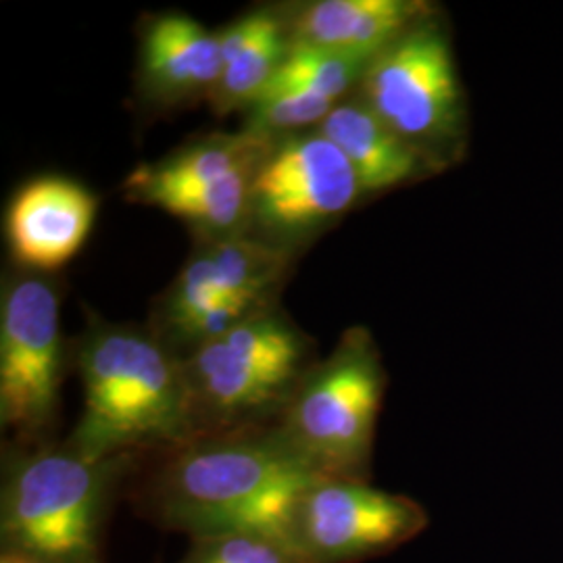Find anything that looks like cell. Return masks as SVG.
Segmentation results:
<instances>
[{
  "label": "cell",
  "instance_id": "13",
  "mask_svg": "<svg viewBox=\"0 0 563 563\" xmlns=\"http://www.w3.org/2000/svg\"><path fill=\"white\" fill-rule=\"evenodd\" d=\"M223 71L216 32L181 13H165L144 25L141 78L157 101H181L199 92L211 95Z\"/></svg>",
  "mask_w": 563,
  "mask_h": 563
},
{
  "label": "cell",
  "instance_id": "7",
  "mask_svg": "<svg viewBox=\"0 0 563 563\" xmlns=\"http://www.w3.org/2000/svg\"><path fill=\"white\" fill-rule=\"evenodd\" d=\"M63 365L57 290L15 278L0 307V423L25 444H41L57 420Z\"/></svg>",
  "mask_w": 563,
  "mask_h": 563
},
{
  "label": "cell",
  "instance_id": "8",
  "mask_svg": "<svg viewBox=\"0 0 563 563\" xmlns=\"http://www.w3.org/2000/svg\"><path fill=\"white\" fill-rule=\"evenodd\" d=\"M349 159L318 130L274 142L251 186V223L262 241L288 249L342 218L362 197Z\"/></svg>",
  "mask_w": 563,
  "mask_h": 563
},
{
  "label": "cell",
  "instance_id": "18",
  "mask_svg": "<svg viewBox=\"0 0 563 563\" xmlns=\"http://www.w3.org/2000/svg\"><path fill=\"white\" fill-rule=\"evenodd\" d=\"M339 102L305 90H269L257 97L249 109L246 130L278 141V136H290V132L302 130L313 123H322Z\"/></svg>",
  "mask_w": 563,
  "mask_h": 563
},
{
  "label": "cell",
  "instance_id": "14",
  "mask_svg": "<svg viewBox=\"0 0 563 563\" xmlns=\"http://www.w3.org/2000/svg\"><path fill=\"white\" fill-rule=\"evenodd\" d=\"M274 142L244 130L241 134H218L188 144L169 157L132 172L125 180V197L162 209L178 197L213 186L244 167L262 163Z\"/></svg>",
  "mask_w": 563,
  "mask_h": 563
},
{
  "label": "cell",
  "instance_id": "20",
  "mask_svg": "<svg viewBox=\"0 0 563 563\" xmlns=\"http://www.w3.org/2000/svg\"><path fill=\"white\" fill-rule=\"evenodd\" d=\"M0 563H55L51 560H44L38 555H32V553H21V551H9V549H2V555H0Z\"/></svg>",
  "mask_w": 563,
  "mask_h": 563
},
{
  "label": "cell",
  "instance_id": "3",
  "mask_svg": "<svg viewBox=\"0 0 563 563\" xmlns=\"http://www.w3.org/2000/svg\"><path fill=\"white\" fill-rule=\"evenodd\" d=\"M125 460H90L69 444H25L4 460L2 549L55 563H101L102 528Z\"/></svg>",
  "mask_w": 563,
  "mask_h": 563
},
{
  "label": "cell",
  "instance_id": "9",
  "mask_svg": "<svg viewBox=\"0 0 563 563\" xmlns=\"http://www.w3.org/2000/svg\"><path fill=\"white\" fill-rule=\"evenodd\" d=\"M422 505L363 481L318 478L302 490L286 543L305 563H363L397 551L428 528Z\"/></svg>",
  "mask_w": 563,
  "mask_h": 563
},
{
  "label": "cell",
  "instance_id": "15",
  "mask_svg": "<svg viewBox=\"0 0 563 563\" xmlns=\"http://www.w3.org/2000/svg\"><path fill=\"white\" fill-rule=\"evenodd\" d=\"M318 132L341 148L362 184L363 192L397 188L434 167L362 99L339 102L318 125Z\"/></svg>",
  "mask_w": 563,
  "mask_h": 563
},
{
  "label": "cell",
  "instance_id": "6",
  "mask_svg": "<svg viewBox=\"0 0 563 563\" xmlns=\"http://www.w3.org/2000/svg\"><path fill=\"white\" fill-rule=\"evenodd\" d=\"M362 99L434 167L460 146L463 92L451 42L423 18L380 51L365 69Z\"/></svg>",
  "mask_w": 563,
  "mask_h": 563
},
{
  "label": "cell",
  "instance_id": "2",
  "mask_svg": "<svg viewBox=\"0 0 563 563\" xmlns=\"http://www.w3.org/2000/svg\"><path fill=\"white\" fill-rule=\"evenodd\" d=\"M84 411L67 444L90 460H132L197 437L184 365L159 336L101 323L78 344Z\"/></svg>",
  "mask_w": 563,
  "mask_h": 563
},
{
  "label": "cell",
  "instance_id": "11",
  "mask_svg": "<svg viewBox=\"0 0 563 563\" xmlns=\"http://www.w3.org/2000/svg\"><path fill=\"white\" fill-rule=\"evenodd\" d=\"M97 209V197L80 181L65 176L25 181L7 211L13 257L36 272L59 269L84 246Z\"/></svg>",
  "mask_w": 563,
  "mask_h": 563
},
{
  "label": "cell",
  "instance_id": "4",
  "mask_svg": "<svg viewBox=\"0 0 563 563\" xmlns=\"http://www.w3.org/2000/svg\"><path fill=\"white\" fill-rule=\"evenodd\" d=\"M181 365L205 437L278 420L313 362L301 330L267 307L195 346Z\"/></svg>",
  "mask_w": 563,
  "mask_h": 563
},
{
  "label": "cell",
  "instance_id": "12",
  "mask_svg": "<svg viewBox=\"0 0 563 563\" xmlns=\"http://www.w3.org/2000/svg\"><path fill=\"white\" fill-rule=\"evenodd\" d=\"M426 13L428 7L416 0H318L305 4L286 25L288 46L374 59Z\"/></svg>",
  "mask_w": 563,
  "mask_h": 563
},
{
  "label": "cell",
  "instance_id": "1",
  "mask_svg": "<svg viewBox=\"0 0 563 563\" xmlns=\"http://www.w3.org/2000/svg\"><path fill=\"white\" fill-rule=\"evenodd\" d=\"M318 476L278 430L205 434L167 451L141 493V514L165 530L205 539L265 532L286 541L302 490Z\"/></svg>",
  "mask_w": 563,
  "mask_h": 563
},
{
  "label": "cell",
  "instance_id": "10",
  "mask_svg": "<svg viewBox=\"0 0 563 563\" xmlns=\"http://www.w3.org/2000/svg\"><path fill=\"white\" fill-rule=\"evenodd\" d=\"M290 260V251L239 234L209 242L190 262L165 295L162 318L165 332L174 339L186 323L197 320L211 305L228 297L269 305Z\"/></svg>",
  "mask_w": 563,
  "mask_h": 563
},
{
  "label": "cell",
  "instance_id": "5",
  "mask_svg": "<svg viewBox=\"0 0 563 563\" xmlns=\"http://www.w3.org/2000/svg\"><path fill=\"white\" fill-rule=\"evenodd\" d=\"M384 390L376 342L351 328L325 362L311 365L274 428L318 476L369 483Z\"/></svg>",
  "mask_w": 563,
  "mask_h": 563
},
{
  "label": "cell",
  "instance_id": "17",
  "mask_svg": "<svg viewBox=\"0 0 563 563\" xmlns=\"http://www.w3.org/2000/svg\"><path fill=\"white\" fill-rule=\"evenodd\" d=\"M286 53L288 34L286 23L280 21L236 59L223 65L222 76L209 95L213 107L220 113H228L239 107H251L276 76Z\"/></svg>",
  "mask_w": 563,
  "mask_h": 563
},
{
  "label": "cell",
  "instance_id": "19",
  "mask_svg": "<svg viewBox=\"0 0 563 563\" xmlns=\"http://www.w3.org/2000/svg\"><path fill=\"white\" fill-rule=\"evenodd\" d=\"M180 563H305L280 537L265 532H228L192 539Z\"/></svg>",
  "mask_w": 563,
  "mask_h": 563
},
{
  "label": "cell",
  "instance_id": "16",
  "mask_svg": "<svg viewBox=\"0 0 563 563\" xmlns=\"http://www.w3.org/2000/svg\"><path fill=\"white\" fill-rule=\"evenodd\" d=\"M369 63L372 59L351 53L288 46L276 76L263 92L305 90L339 102L349 90L362 84Z\"/></svg>",
  "mask_w": 563,
  "mask_h": 563
}]
</instances>
